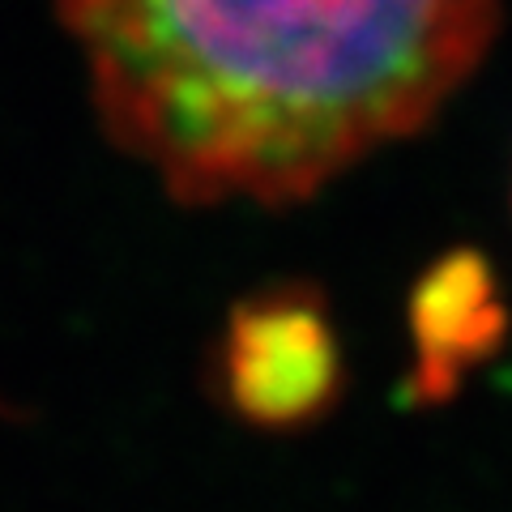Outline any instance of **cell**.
Listing matches in <instances>:
<instances>
[{
	"mask_svg": "<svg viewBox=\"0 0 512 512\" xmlns=\"http://www.w3.org/2000/svg\"><path fill=\"white\" fill-rule=\"evenodd\" d=\"M500 0H64L107 137L188 205H286L414 133Z\"/></svg>",
	"mask_w": 512,
	"mask_h": 512,
	"instance_id": "obj_1",
	"label": "cell"
},
{
	"mask_svg": "<svg viewBox=\"0 0 512 512\" xmlns=\"http://www.w3.org/2000/svg\"><path fill=\"white\" fill-rule=\"evenodd\" d=\"M231 384L239 410L265 423H286L320 406L333 389V342L320 316L303 303H265L235 316Z\"/></svg>",
	"mask_w": 512,
	"mask_h": 512,
	"instance_id": "obj_2",
	"label": "cell"
}]
</instances>
